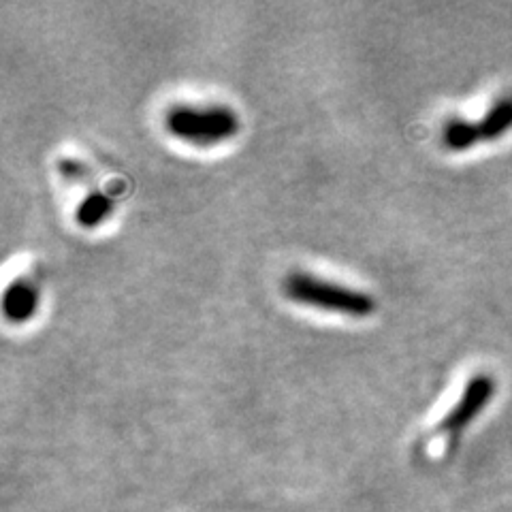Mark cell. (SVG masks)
Wrapping results in <instances>:
<instances>
[{"label":"cell","instance_id":"cell-7","mask_svg":"<svg viewBox=\"0 0 512 512\" xmlns=\"http://www.w3.org/2000/svg\"><path fill=\"white\" fill-rule=\"evenodd\" d=\"M111 210H114V201L103 195V192H90V195L77 205L75 220L79 222V227L94 229L111 214Z\"/></svg>","mask_w":512,"mask_h":512},{"label":"cell","instance_id":"cell-6","mask_svg":"<svg viewBox=\"0 0 512 512\" xmlns=\"http://www.w3.org/2000/svg\"><path fill=\"white\" fill-rule=\"evenodd\" d=\"M442 141L451 152H463V150L474 148L476 143H480L476 120H466V118L448 120L442 128Z\"/></svg>","mask_w":512,"mask_h":512},{"label":"cell","instance_id":"cell-8","mask_svg":"<svg viewBox=\"0 0 512 512\" xmlns=\"http://www.w3.org/2000/svg\"><path fill=\"white\" fill-rule=\"evenodd\" d=\"M58 171L64 175V178L69 180H79V178H86V171L84 165H79L77 160H71V158H64L58 163Z\"/></svg>","mask_w":512,"mask_h":512},{"label":"cell","instance_id":"cell-5","mask_svg":"<svg viewBox=\"0 0 512 512\" xmlns=\"http://www.w3.org/2000/svg\"><path fill=\"white\" fill-rule=\"evenodd\" d=\"M476 128L483 141H498L512 131V94H504L495 99L485 111L483 118L476 120Z\"/></svg>","mask_w":512,"mask_h":512},{"label":"cell","instance_id":"cell-4","mask_svg":"<svg viewBox=\"0 0 512 512\" xmlns=\"http://www.w3.org/2000/svg\"><path fill=\"white\" fill-rule=\"evenodd\" d=\"M39 306V293L37 288L24 282L15 280L7 286L3 297V312L11 323H26L28 318L35 316Z\"/></svg>","mask_w":512,"mask_h":512},{"label":"cell","instance_id":"cell-2","mask_svg":"<svg viewBox=\"0 0 512 512\" xmlns=\"http://www.w3.org/2000/svg\"><path fill=\"white\" fill-rule=\"evenodd\" d=\"M165 128L173 137L205 148L231 139L239 131V120L235 111L224 105H175L167 111Z\"/></svg>","mask_w":512,"mask_h":512},{"label":"cell","instance_id":"cell-1","mask_svg":"<svg viewBox=\"0 0 512 512\" xmlns=\"http://www.w3.org/2000/svg\"><path fill=\"white\" fill-rule=\"evenodd\" d=\"M282 291L286 299L301 303V306L335 312L350 318L372 316L376 310V301L367 293L344 284L320 280L312 274H306V271L288 274L282 282Z\"/></svg>","mask_w":512,"mask_h":512},{"label":"cell","instance_id":"cell-3","mask_svg":"<svg viewBox=\"0 0 512 512\" xmlns=\"http://www.w3.org/2000/svg\"><path fill=\"white\" fill-rule=\"evenodd\" d=\"M495 389H498V384H495L493 376L485 372L474 374L466 382V387H463L455 406L448 410V414L438 423V434H448V436L461 434L463 429L483 414V410L489 406V402L495 395Z\"/></svg>","mask_w":512,"mask_h":512}]
</instances>
